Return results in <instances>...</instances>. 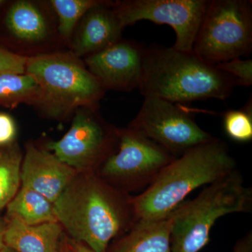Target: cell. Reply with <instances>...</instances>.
Segmentation results:
<instances>
[{"label":"cell","instance_id":"cell-15","mask_svg":"<svg viewBox=\"0 0 252 252\" xmlns=\"http://www.w3.org/2000/svg\"><path fill=\"white\" fill-rule=\"evenodd\" d=\"M62 232L59 222L29 225L7 218L4 245L17 252H61Z\"/></svg>","mask_w":252,"mask_h":252},{"label":"cell","instance_id":"cell-12","mask_svg":"<svg viewBox=\"0 0 252 252\" xmlns=\"http://www.w3.org/2000/svg\"><path fill=\"white\" fill-rule=\"evenodd\" d=\"M144 48L122 38L83 61L106 91L130 92L140 85Z\"/></svg>","mask_w":252,"mask_h":252},{"label":"cell","instance_id":"cell-3","mask_svg":"<svg viewBox=\"0 0 252 252\" xmlns=\"http://www.w3.org/2000/svg\"><path fill=\"white\" fill-rule=\"evenodd\" d=\"M237 169L228 144L214 137L176 158L140 195L133 197L138 220L170 216L195 189L207 186Z\"/></svg>","mask_w":252,"mask_h":252},{"label":"cell","instance_id":"cell-14","mask_svg":"<svg viewBox=\"0 0 252 252\" xmlns=\"http://www.w3.org/2000/svg\"><path fill=\"white\" fill-rule=\"evenodd\" d=\"M113 3L104 0L84 14L74 30L67 50L82 59L122 39L124 28L114 12Z\"/></svg>","mask_w":252,"mask_h":252},{"label":"cell","instance_id":"cell-5","mask_svg":"<svg viewBox=\"0 0 252 252\" xmlns=\"http://www.w3.org/2000/svg\"><path fill=\"white\" fill-rule=\"evenodd\" d=\"M252 211V189L235 169L172 212V252H200L210 242V232L219 219Z\"/></svg>","mask_w":252,"mask_h":252},{"label":"cell","instance_id":"cell-20","mask_svg":"<svg viewBox=\"0 0 252 252\" xmlns=\"http://www.w3.org/2000/svg\"><path fill=\"white\" fill-rule=\"evenodd\" d=\"M104 0H48L57 21L58 31L66 48L84 14Z\"/></svg>","mask_w":252,"mask_h":252},{"label":"cell","instance_id":"cell-4","mask_svg":"<svg viewBox=\"0 0 252 252\" xmlns=\"http://www.w3.org/2000/svg\"><path fill=\"white\" fill-rule=\"evenodd\" d=\"M26 73L42 91L36 110L53 120L67 121L81 107L99 109L107 91L83 59L67 49L28 59Z\"/></svg>","mask_w":252,"mask_h":252},{"label":"cell","instance_id":"cell-21","mask_svg":"<svg viewBox=\"0 0 252 252\" xmlns=\"http://www.w3.org/2000/svg\"><path fill=\"white\" fill-rule=\"evenodd\" d=\"M223 127L225 133L231 140L241 143L250 142L252 140V99L243 109L225 112Z\"/></svg>","mask_w":252,"mask_h":252},{"label":"cell","instance_id":"cell-23","mask_svg":"<svg viewBox=\"0 0 252 252\" xmlns=\"http://www.w3.org/2000/svg\"><path fill=\"white\" fill-rule=\"evenodd\" d=\"M26 60L13 54L0 45V74H25Z\"/></svg>","mask_w":252,"mask_h":252},{"label":"cell","instance_id":"cell-22","mask_svg":"<svg viewBox=\"0 0 252 252\" xmlns=\"http://www.w3.org/2000/svg\"><path fill=\"white\" fill-rule=\"evenodd\" d=\"M215 66L234 78L237 86L250 87L252 85V59H232Z\"/></svg>","mask_w":252,"mask_h":252},{"label":"cell","instance_id":"cell-27","mask_svg":"<svg viewBox=\"0 0 252 252\" xmlns=\"http://www.w3.org/2000/svg\"><path fill=\"white\" fill-rule=\"evenodd\" d=\"M6 220L0 216V252L4 246V233L6 229Z\"/></svg>","mask_w":252,"mask_h":252},{"label":"cell","instance_id":"cell-7","mask_svg":"<svg viewBox=\"0 0 252 252\" xmlns=\"http://www.w3.org/2000/svg\"><path fill=\"white\" fill-rule=\"evenodd\" d=\"M0 45L26 59L67 49L45 0H11L0 6Z\"/></svg>","mask_w":252,"mask_h":252},{"label":"cell","instance_id":"cell-8","mask_svg":"<svg viewBox=\"0 0 252 252\" xmlns=\"http://www.w3.org/2000/svg\"><path fill=\"white\" fill-rule=\"evenodd\" d=\"M175 157L139 131L119 128L117 150L97 169V175L129 193L148 187Z\"/></svg>","mask_w":252,"mask_h":252},{"label":"cell","instance_id":"cell-2","mask_svg":"<svg viewBox=\"0 0 252 252\" xmlns=\"http://www.w3.org/2000/svg\"><path fill=\"white\" fill-rule=\"evenodd\" d=\"M234 78L208 64L193 52L152 44L144 48L141 94L175 103L225 100L236 87Z\"/></svg>","mask_w":252,"mask_h":252},{"label":"cell","instance_id":"cell-1","mask_svg":"<svg viewBox=\"0 0 252 252\" xmlns=\"http://www.w3.org/2000/svg\"><path fill=\"white\" fill-rule=\"evenodd\" d=\"M58 222L74 241L106 252L111 240L138 221L133 197L95 172H77L54 203Z\"/></svg>","mask_w":252,"mask_h":252},{"label":"cell","instance_id":"cell-24","mask_svg":"<svg viewBox=\"0 0 252 252\" xmlns=\"http://www.w3.org/2000/svg\"><path fill=\"white\" fill-rule=\"evenodd\" d=\"M17 127L14 118L7 113L0 112V146L16 142Z\"/></svg>","mask_w":252,"mask_h":252},{"label":"cell","instance_id":"cell-6","mask_svg":"<svg viewBox=\"0 0 252 252\" xmlns=\"http://www.w3.org/2000/svg\"><path fill=\"white\" fill-rule=\"evenodd\" d=\"M252 51L251 0H210L195 36L193 52L212 65Z\"/></svg>","mask_w":252,"mask_h":252},{"label":"cell","instance_id":"cell-26","mask_svg":"<svg viewBox=\"0 0 252 252\" xmlns=\"http://www.w3.org/2000/svg\"><path fill=\"white\" fill-rule=\"evenodd\" d=\"M69 252H95L88 248L85 245L71 240L69 244Z\"/></svg>","mask_w":252,"mask_h":252},{"label":"cell","instance_id":"cell-9","mask_svg":"<svg viewBox=\"0 0 252 252\" xmlns=\"http://www.w3.org/2000/svg\"><path fill=\"white\" fill-rule=\"evenodd\" d=\"M99 109L81 107L65 135L45 149L77 172H96L119 144V128L106 122Z\"/></svg>","mask_w":252,"mask_h":252},{"label":"cell","instance_id":"cell-29","mask_svg":"<svg viewBox=\"0 0 252 252\" xmlns=\"http://www.w3.org/2000/svg\"><path fill=\"white\" fill-rule=\"evenodd\" d=\"M6 1H5V0H0V6H2V5H4L5 3H6Z\"/></svg>","mask_w":252,"mask_h":252},{"label":"cell","instance_id":"cell-28","mask_svg":"<svg viewBox=\"0 0 252 252\" xmlns=\"http://www.w3.org/2000/svg\"><path fill=\"white\" fill-rule=\"evenodd\" d=\"M0 252H17L15 251L13 249L10 248L9 247L6 246L4 245V248L1 250Z\"/></svg>","mask_w":252,"mask_h":252},{"label":"cell","instance_id":"cell-19","mask_svg":"<svg viewBox=\"0 0 252 252\" xmlns=\"http://www.w3.org/2000/svg\"><path fill=\"white\" fill-rule=\"evenodd\" d=\"M23 157L16 142L0 146V210L7 206L19 190Z\"/></svg>","mask_w":252,"mask_h":252},{"label":"cell","instance_id":"cell-17","mask_svg":"<svg viewBox=\"0 0 252 252\" xmlns=\"http://www.w3.org/2000/svg\"><path fill=\"white\" fill-rule=\"evenodd\" d=\"M7 218L16 219L26 225L58 222L54 203L32 189L21 187L6 206Z\"/></svg>","mask_w":252,"mask_h":252},{"label":"cell","instance_id":"cell-16","mask_svg":"<svg viewBox=\"0 0 252 252\" xmlns=\"http://www.w3.org/2000/svg\"><path fill=\"white\" fill-rule=\"evenodd\" d=\"M172 216L138 220L113 246L111 252H172Z\"/></svg>","mask_w":252,"mask_h":252},{"label":"cell","instance_id":"cell-10","mask_svg":"<svg viewBox=\"0 0 252 252\" xmlns=\"http://www.w3.org/2000/svg\"><path fill=\"white\" fill-rule=\"evenodd\" d=\"M128 127L175 158L215 137L199 126L190 110L180 104L153 96L144 97L140 110Z\"/></svg>","mask_w":252,"mask_h":252},{"label":"cell","instance_id":"cell-30","mask_svg":"<svg viewBox=\"0 0 252 252\" xmlns=\"http://www.w3.org/2000/svg\"><path fill=\"white\" fill-rule=\"evenodd\" d=\"M69 252V250H66V252Z\"/></svg>","mask_w":252,"mask_h":252},{"label":"cell","instance_id":"cell-13","mask_svg":"<svg viewBox=\"0 0 252 252\" xmlns=\"http://www.w3.org/2000/svg\"><path fill=\"white\" fill-rule=\"evenodd\" d=\"M77 173L47 149L32 142L26 144L21 165L22 187L35 190L54 203Z\"/></svg>","mask_w":252,"mask_h":252},{"label":"cell","instance_id":"cell-18","mask_svg":"<svg viewBox=\"0 0 252 252\" xmlns=\"http://www.w3.org/2000/svg\"><path fill=\"white\" fill-rule=\"evenodd\" d=\"M41 99L40 86L30 74H0V107L14 109L24 104L36 109Z\"/></svg>","mask_w":252,"mask_h":252},{"label":"cell","instance_id":"cell-11","mask_svg":"<svg viewBox=\"0 0 252 252\" xmlns=\"http://www.w3.org/2000/svg\"><path fill=\"white\" fill-rule=\"evenodd\" d=\"M207 0H118L113 9L122 28L141 21L172 28L176 40L172 47L193 52L195 36L206 11Z\"/></svg>","mask_w":252,"mask_h":252},{"label":"cell","instance_id":"cell-25","mask_svg":"<svg viewBox=\"0 0 252 252\" xmlns=\"http://www.w3.org/2000/svg\"><path fill=\"white\" fill-rule=\"evenodd\" d=\"M233 252H252V231L250 230L239 239L233 248Z\"/></svg>","mask_w":252,"mask_h":252}]
</instances>
